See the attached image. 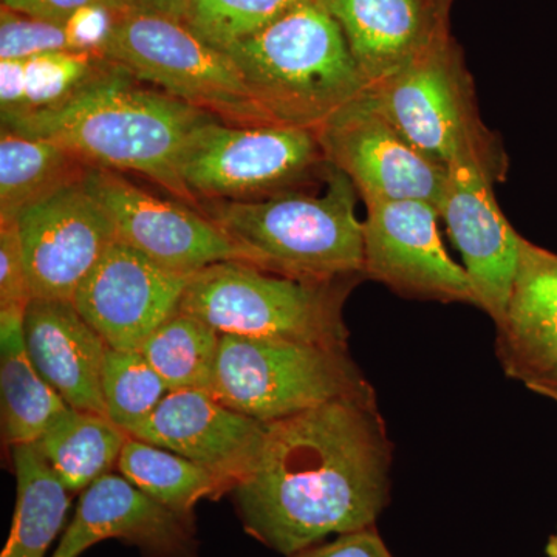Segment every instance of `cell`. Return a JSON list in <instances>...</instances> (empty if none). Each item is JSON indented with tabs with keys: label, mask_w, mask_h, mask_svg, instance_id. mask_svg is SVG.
Segmentation results:
<instances>
[{
	"label": "cell",
	"mask_w": 557,
	"mask_h": 557,
	"mask_svg": "<svg viewBox=\"0 0 557 557\" xmlns=\"http://www.w3.org/2000/svg\"><path fill=\"white\" fill-rule=\"evenodd\" d=\"M32 299L16 220L0 222V313L25 314Z\"/></svg>",
	"instance_id": "cell-31"
},
{
	"label": "cell",
	"mask_w": 557,
	"mask_h": 557,
	"mask_svg": "<svg viewBox=\"0 0 557 557\" xmlns=\"http://www.w3.org/2000/svg\"><path fill=\"white\" fill-rule=\"evenodd\" d=\"M329 168L317 131L209 116L190 132L178 177L197 208L201 200H262L302 189Z\"/></svg>",
	"instance_id": "cell-7"
},
{
	"label": "cell",
	"mask_w": 557,
	"mask_h": 557,
	"mask_svg": "<svg viewBox=\"0 0 557 557\" xmlns=\"http://www.w3.org/2000/svg\"><path fill=\"white\" fill-rule=\"evenodd\" d=\"M505 153L497 143L469 146L448 164L440 219L463 262L475 306L496 327L507 314L523 237L498 207L494 183L504 178Z\"/></svg>",
	"instance_id": "cell-10"
},
{
	"label": "cell",
	"mask_w": 557,
	"mask_h": 557,
	"mask_svg": "<svg viewBox=\"0 0 557 557\" xmlns=\"http://www.w3.org/2000/svg\"><path fill=\"white\" fill-rule=\"evenodd\" d=\"M24 335L33 364L70 408L108 416L101 379L109 346L73 300L33 298Z\"/></svg>",
	"instance_id": "cell-18"
},
{
	"label": "cell",
	"mask_w": 557,
	"mask_h": 557,
	"mask_svg": "<svg viewBox=\"0 0 557 557\" xmlns=\"http://www.w3.org/2000/svg\"><path fill=\"white\" fill-rule=\"evenodd\" d=\"M129 437L108 416L69 408L35 446L69 493H79L119 467Z\"/></svg>",
	"instance_id": "cell-22"
},
{
	"label": "cell",
	"mask_w": 557,
	"mask_h": 557,
	"mask_svg": "<svg viewBox=\"0 0 557 557\" xmlns=\"http://www.w3.org/2000/svg\"><path fill=\"white\" fill-rule=\"evenodd\" d=\"M17 497L13 525L0 557H46L70 508L67 487L35 445L13 446Z\"/></svg>",
	"instance_id": "cell-24"
},
{
	"label": "cell",
	"mask_w": 557,
	"mask_h": 557,
	"mask_svg": "<svg viewBox=\"0 0 557 557\" xmlns=\"http://www.w3.org/2000/svg\"><path fill=\"white\" fill-rule=\"evenodd\" d=\"M209 116L214 115L143 86V81L109 61L75 97L2 120V131L50 139L90 166L137 172L194 207L180 182L178 161L190 132Z\"/></svg>",
	"instance_id": "cell-2"
},
{
	"label": "cell",
	"mask_w": 557,
	"mask_h": 557,
	"mask_svg": "<svg viewBox=\"0 0 557 557\" xmlns=\"http://www.w3.org/2000/svg\"><path fill=\"white\" fill-rule=\"evenodd\" d=\"M116 468L143 493L180 515L194 516V508L203 498L228 493L208 469L135 437L127 440Z\"/></svg>",
	"instance_id": "cell-25"
},
{
	"label": "cell",
	"mask_w": 557,
	"mask_h": 557,
	"mask_svg": "<svg viewBox=\"0 0 557 557\" xmlns=\"http://www.w3.org/2000/svg\"><path fill=\"white\" fill-rule=\"evenodd\" d=\"M223 51L274 124L318 131L369 89L338 22L321 2Z\"/></svg>",
	"instance_id": "cell-4"
},
{
	"label": "cell",
	"mask_w": 557,
	"mask_h": 557,
	"mask_svg": "<svg viewBox=\"0 0 557 557\" xmlns=\"http://www.w3.org/2000/svg\"><path fill=\"white\" fill-rule=\"evenodd\" d=\"M212 394L265 424L335 399L376 397L347 347L237 335L220 336Z\"/></svg>",
	"instance_id": "cell-6"
},
{
	"label": "cell",
	"mask_w": 557,
	"mask_h": 557,
	"mask_svg": "<svg viewBox=\"0 0 557 557\" xmlns=\"http://www.w3.org/2000/svg\"><path fill=\"white\" fill-rule=\"evenodd\" d=\"M109 539L138 548L143 557H197L199 553L194 516L164 507L112 472L83 491L51 557H79Z\"/></svg>",
	"instance_id": "cell-17"
},
{
	"label": "cell",
	"mask_w": 557,
	"mask_h": 557,
	"mask_svg": "<svg viewBox=\"0 0 557 557\" xmlns=\"http://www.w3.org/2000/svg\"><path fill=\"white\" fill-rule=\"evenodd\" d=\"M102 398L106 412L127 434H134L170 394L166 383L141 350L109 348L102 366Z\"/></svg>",
	"instance_id": "cell-27"
},
{
	"label": "cell",
	"mask_w": 557,
	"mask_h": 557,
	"mask_svg": "<svg viewBox=\"0 0 557 557\" xmlns=\"http://www.w3.org/2000/svg\"><path fill=\"white\" fill-rule=\"evenodd\" d=\"M392 461L379 399H335L267 424L258 463L231 494L249 536L292 557L375 527Z\"/></svg>",
	"instance_id": "cell-1"
},
{
	"label": "cell",
	"mask_w": 557,
	"mask_h": 557,
	"mask_svg": "<svg viewBox=\"0 0 557 557\" xmlns=\"http://www.w3.org/2000/svg\"><path fill=\"white\" fill-rule=\"evenodd\" d=\"M51 51H72L65 24L0 7V60H30Z\"/></svg>",
	"instance_id": "cell-30"
},
{
	"label": "cell",
	"mask_w": 557,
	"mask_h": 557,
	"mask_svg": "<svg viewBox=\"0 0 557 557\" xmlns=\"http://www.w3.org/2000/svg\"><path fill=\"white\" fill-rule=\"evenodd\" d=\"M525 387L534 394L541 395V397L552 399L557 405V366L544 375L528 381Z\"/></svg>",
	"instance_id": "cell-37"
},
{
	"label": "cell",
	"mask_w": 557,
	"mask_h": 557,
	"mask_svg": "<svg viewBox=\"0 0 557 557\" xmlns=\"http://www.w3.org/2000/svg\"><path fill=\"white\" fill-rule=\"evenodd\" d=\"M24 317L0 313L2 428L10 446L35 445L70 408L33 364L25 344Z\"/></svg>",
	"instance_id": "cell-21"
},
{
	"label": "cell",
	"mask_w": 557,
	"mask_h": 557,
	"mask_svg": "<svg viewBox=\"0 0 557 557\" xmlns=\"http://www.w3.org/2000/svg\"><path fill=\"white\" fill-rule=\"evenodd\" d=\"M325 182L321 196L295 189L262 200H201L197 209L267 273L306 282L364 277L358 190L333 166Z\"/></svg>",
	"instance_id": "cell-3"
},
{
	"label": "cell",
	"mask_w": 557,
	"mask_h": 557,
	"mask_svg": "<svg viewBox=\"0 0 557 557\" xmlns=\"http://www.w3.org/2000/svg\"><path fill=\"white\" fill-rule=\"evenodd\" d=\"M369 94L401 135L443 166L469 146L496 141L480 119L474 83L449 27Z\"/></svg>",
	"instance_id": "cell-9"
},
{
	"label": "cell",
	"mask_w": 557,
	"mask_h": 557,
	"mask_svg": "<svg viewBox=\"0 0 557 557\" xmlns=\"http://www.w3.org/2000/svg\"><path fill=\"white\" fill-rule=\"evenodd\" d=\"M434 2L438 13L442 14L445 20H448L450 5H453L454 0H434Z\"/></svg>",
	"instance_id": "cell-38"
},
{
	"label": "cell",
	"mask_w": 557,
	"mask_h": 557,
	"mask_svg": "<svg viewBox=\"0 0 557 557\" xmlns=\"http://www.w3.org/2000/svg\"><path fill=\"white\" fill-rule=\"evenodd\" d=\"M119 17L120 11L106 0L76 11L64 22L70 50L101 57Z\"/></svg>",
	"instance_id": "cell-32"
},
{
	"label": "cell",
	"mask_w": 557,
	"mask_h": 557,
	"mask_svg": "<svg viewBox=\"0 0 557 557\" xmlns=\"http://www.w3.org/2000/svg\"><path fill=\"white\" fill-rule=\"evenodd\" d=\"M267 424L223 405L212 392H170L131 437L188 458L222 480L226 490L258 463Z\"/></svg>",
	"instance_id": "cell-16"
},
{
	"label": "cell",
	"mask_w": 557,
	"mask_h": 557,
	"mask_svg": "<svg viewBox=\"0 0 557 557\" xmlns=\"http://www.w3.org/2000/svg\"><path fill=\"white\" fill-rule=\"evenodd\" d=\"M16 225L33 298L73 300L116 240L109 215L84 180L25 209Z\"/></svg>",
	"instance_id": "cell-14"
},
{
	"label": "cell",
	"mask_w": 557,
	"mask_h": 557,
	"mask_svg": "<svg viewBox=\"0 0 557 557\" xmlns=\"http://www.w3.org/2000/svg\"><path fill=\"white\" fill-rule=\"evenodd\" d=\"M120 13L150 14V16L185 20L190 0H106Z\"/></svg>",
	"instance_id": "cell-36"
},
{
	"label": "cell",
	"mask_w": 557,
	"mask_h": 557,
	"mask_svg": "<svg viewBox=\"0 0 557 557\" xmlns=\"http://www.w3.org/2000/svg\"><path fill=\"white\" fill-rule=\"evenodd\" d=\"M317 135L330 166L347 175L364 203L421 200L438 208L448 168L401 135L369 90L325 121Z\"/></svg>",
	"instance_id": "cell-11"
},
{
	"label": "cell",
	"mask_w": 557,
	"mask_h": 557,
	"mask_svg": "<svg viewBox=\"0 0 557 557\" xmlns=\"http://www.w3.org/2000/svg\"><path fill=\"white\" fill-rule=\"evenodd\" d=\"M292 557H394L375 527L341 534L327 544H318Z\"/></svg>",
	"instance_id": "cell-33"
},
{
	"label": "cell",
	"mask_w": 557,
	"mask_h": 557,
	"mask_svg": "<svg viewBox=\"0 0 557 557\" xmlns=\"http://www.w3.org/2000/svg\"><path fill=\"white\" fill-rule=\"evenodd\" d=\"M25 97V61L0 60V120L17 115Z\"/></svg>",
	"instance_id": "cell-34"
},
{
	"label": "cell",
	"mask_w": 557,
	"mask_h": 557,
	"mask_svg": "<svg viewBox=\"0 0 557 557\" xmlns=\"http://www.w3.org/2000/svg\"><path fill=\"white\" fill-rule=\"evenodd\" d=\"M24 61V104L14 116L62 104L104 72L109 64L104 58L78 51H51Z\"/></svg>",
	"instance_id": "cell-29"
},
{
	"label": "cell",
	"mask_w": 557,
	"mask_h": 557,
	"mask_svg": "<svg viewBox=\"0 0 557 557\" xmlns=\"http://www.w3.org/2000/svg\"><path fill=\"white\" fill-rule=\"evenodd\" d=\"M84 185L109 215L116 240L161 269L193 276L219 262L247 263L245 252L200 209L185 201L161 199L106 168L90 166Z\"/></svg>",
	"instance_id": "cell-12"
},
{
	"label": "cell",
	"mask_w": 557,
	"mask_h": 557,
	"mask_svg": "<svg viewBox=\"0 0 557 557\" xmlns=\"http://www.w3.org/2000/svg\"><path fill=\"white\" fill-rule=\"evenodd\" d=\"M496 354L505 375L523 384L557 366V252L525 237Z\"/></svg>",
	"instance_id": "cell-20"
},
{
	"label": "cell",
	"mask_w": 557,
	"mask_h": 557,
	"mask_svg": "<svg viewBox=\"0 0 557 557\" xmlns=\"http://www.w3.org/2000/svg\"><path fill=\"white\" fill-rule=\"evenodd\" d=\"M0 2L7 9L64 24L76 11L101 0H0Z\"/></svg>",
	"instance_id": "cell-35"
},
{
	"label": "cell",
	"mask_w": 557,
	"mask_h": 557,
	"mask_svg": "<svg viewBox=\"0 0 557 557\" xmlns=\"http://www.w3.org/2000/svg\"><path fill=\"white\" fill-rule=\"evenodd\" d=\"M321 3L338 22L369 89L405 67L443 28L449 27L434 0H321Z\"/></svg>",
	"instance_id": "cell-19"
},
{
	"label": "cell",
	"mask_w": 557,
	"mask_h": 557,
	"mask_svg": "<svg viewBox=\"0 0 557 557\" xmlns=\"http://www.w3.org/2000/svg\"><path fill=\"white\" fill-rule=\"evenodd\" d=\"M220 333L207 322L178 310L143 344L141 354L170 392H212L220 350Z\"/></svg>",
	"instance_id": "cell-26"
},
{
	"label": "cell",
	"mask_w": 557,
	"mask_h": 557,
	"mask_svg": "<svg viewBox=\"0 0 557 557\" xmlns=\"http://www.w3.org/2000/svg\"><path fill=\"white\" fill-rule=\"evenodd\" d=\"M545 555L547 557H557V530L555 534L549 536L547 547H545Z\"/></svg>",
	"instance_id": "cell-39"
},
{
	"label": "cell",
	"mask_w": 557,
	"mask_h": 557,
	"mask_svg": "<svg viewBox=\"0 0 557 557\" xmlns=\"http://www.w3.org/2000/svg\"><path fill=\"white\" fill-rule=\"evenodd\" d=\"M101 58L226 123L274 124L228 54L183 21L120 13Z\"/></svg>",
	"instance_id": "cell-8"
},
{
	"label": "cell",
	"mask_w": 557,
	"mask_h": 557,
	"mask_svg": "<svg viewBox=\"0 0 557 557\" xmlns=\"http://www.w3.org/2000/svg\"><path fill=\"white\" fill-rule=\"evenodd\" d=\"M317 2L321 0H190L183 22L211 46L225 50Z\"/></svg>",
	"instance_id": "cell-28"
},
{
	"label": "cell",
	"mask_w": 557,
	"mask_h": 557,
	"mask_svg": "<svg viewBox=\"0 0 557 557\" xmlns=\"http://www.w3.org/2000/svg\"><path fill=\"white\" fill-rule=\"evenodd\" d=\"M359 277L296 281L228 260L189 277L180 310L220 335L347 347L344 304Z\"/></svg>",
	"instance_id": "cell-5"
},
{
	"label": "cell",
	"mask_w": 557,
	"mask_h": 557,
	"mask_svg": "<svg viewBox=\"0 0 557 557\" xmlns=\"http://www.w3.org/2000/svg\"><path fill=\"white\" fill-rule=\"evenodd\" d=\"M90 164L50 139L2 131L0 137V222L50 194L86 177Z\"/></svg>",
	"instance_id": "cell-23"
},
{
	"label": "cell",
	"mask_w": 557,
	"mask_h": 557,
	"mask_svg": "<svg viewBox=\"0 0 557 557\" xmlns=\"http://www.w3.org/2000/svg\"><path fill=\"white\" fill-rule=\"evenodd\" d=\"M190 276L161 269L115 240L81 282L73 304L113 350H139L180 310Z\"/></svg>",
	"instance_id": "cell-15"
},
{
	"label": "cell",
	"mask_w": 557,
	"mask_h": 557,
	"mask_svg": "<svg viewBox=\"0 0 557 557\" xmlns=\"http://www.w3.org/2000/svg\"><path fill=\"white\" fill-rule=\"evenodd\" d=\"M362 222V276L403 298L475 306L463 267L450 258L438 233L440 212L421 200L368 201Z\"/></svg>",
	"instance_id": "cell-13"
}]
</instances>
